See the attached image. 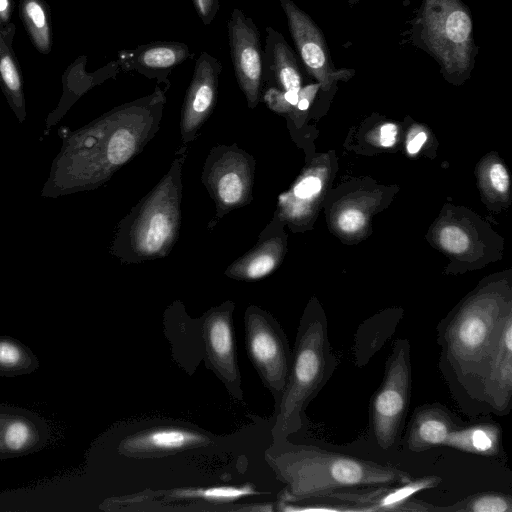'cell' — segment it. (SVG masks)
Here are the masks:
<instances>
[{"instance_id": "cb8c5ba5", "label": "cell", "mask_w": 512, "mask_h": 512, "mask_svg": "<svg viewBox=\"0 0 512 512\" xmlns=\"http://www.w3.org/2000/svg\"><path fill=\"white\" fill-rule=\"evenodd\" d=\"M276 262V244L272 241L263 242L231 266L228 273L232 277L255 280L269 274L275 268Z\"/></svg>"}, {"instance_id": "836d02e7", "label": "cell", "mask_w": 512, "mask_h": 512, "mask_svg": "<svg viewBox=\"0 0 512 512\" xmlns=\"http://www.w3.org/2000/svg\"><path fill=\"white\" fill-rule=\"evenodd\" d=\"M397 128L394 124L388 123L381 127L380 143L382 146L390 147L395 143Z\"/></svg>"}, {"instance_id": "603a6c76", "label": "cell", "mask_w": 512, "mask_h": 512, "mask_svg": "<svg viewBox=\"0 0 512 512\" xmlns=\"http://www.w3.org/2000/svg\"><path fill=\"white\" fill-rule=\"evenodd\" d=\"M40 362L34 352L20 340L0 336V376L17 377L33 373Z\"/></svg>"}, {"instance_id": "30bf717a", "label": "cell", "mask_w": 512, "mask_h": 512, "mask_svg": "<svg viewBox=\"0 0 512 512\" xmlns=\"http://www.w3.org/2000/svg\"><path fill=\"white\" fill-rule=\"evenodd\" d=\"M288 28L305 69L322 87L351 75V70L335 69L322 31L292 0H280Z\"/></svg>"}, {"instance_id": "7c38bea8", "label": "cell", "mask_w": 512, "mask_h": 512, "mask_svg": "<svg viewBox=\"0 0 512 512\" xmlns=\"http://www.w3.org/2000/svg\"><path fill=\"white\" fill-rule=\"evenodd\" d=\"M512 400V311L504 318L481 380L477 401L498 415L510 412Z\"/></svg>"}, {"instance_id": "484cf974", "label": "cell", "mask_w": 512, "mask_h": 512, "mask_svg": "<svg viewBox=\"0 0 512 512\" xmlns=\"http://www.w3.org/2000/svg\"><path fill=\"white\" fill-rule=\"evenodd\" d=\"M258 494L251 485L214 486L207 488L177 489L172 496L177 498H197L211 502L227 503L243 497Z\"/></svg>"}, {"instance_id": "d6a6232c", "label": "cell", "mask_w": 512, "mask_h": 512, "mask_svg": "<svg viewBox=\"0 0 512 512\" xmlns=\"http://www.w3.org/2000/svg\"><path fill=\"white\" fill-rule=\"evenodd\" d=\"M490 180L492 186L499 192H505L509 186V177L502 164H493L490 168Z\"/></svg>"}, {"instance_id": "2e32d148", "label": "cell", "mask_w": 512, "mask_h": 512, "mask_svg": "<svg viewBox=\"0 0 512 512\" xmlns=\"http://www.w3.org/2000/svg\"><path fill=\"white\" fill-rule=\"evenodd\" d=\"M191 56L187 44L160 40L120 50L117 62L124 72H137L169 87V75Z\"/></svg>"}, {"instance_id": "83f0119b", "label": "cell", "mask_w": 512, "mask_h": 512, "mask_svg": "<svg viewBox=\"0 0 512 512\" xmlns=\"http://www.w3.org/2000/svg\"><path fill=\"white\" fill-rule=\"evenodd\" d=\"M21 11L36 47L41 51H48L50 32L42 4L39 0H24Z\"/></svg>"}, {"instance_id": "5bb4252c", "label": "cell", "mask_w": 512, "mask_h": 512, "mask_svg": "<svg viewBox=\"0 0 512 512\" xmlns=\"http://www.w3.org/2000/svg\"><path fill=\"white\" fill-rule=\"evenodd\" d=\"M48 423L26 408L0 405V460L21 457L45 447Z\"/></svg>"}, {"instance_id": "4fadbf2b", "label": "cell", "mask_w": 512, "mask_h": 512, "mask_svg": "<svg viewBox=\"0 0 512 512\" xmlns=\"http://www.w3.org/2000/svg\"><path fill=\"white\" fill-rule=\"evenodd\" d=\"M221 70L222 64L217 58L205 51L200 53L181 111V132L185 140H190L211 114Z\"/></svg>"}, {"instance_id": "f546056e", "label": "cell", "mask_w": 512, "mask_h": 512, "mask_svg": "<svg viewBox=\"0 0 512 512\" xmlns=\"http://www.w3.org/2000/svg\"><path fill=\"white\" fill-rule=\"evenodd\" d=\"M365 223L363 213L356 209L343 211L338 217V226L345 232H355Z\"/></svg>"}, {"instance_id": "e575fe53", "label": "cell", "mask_w": 512, "mask_h": 512, "mask_svg": "<svg viewBox=\"0 0 512 512\" xmlns=\"http://www.w3.org/2000/svg\"><path fill=\"white\" fill-rule=\"evenodd\" d=\"M427 136L424 132L416 134L408 143L407 150L410 154H416L425 143Z\"/></svg>"}, {"instance_id": "ffe728a7", "label": "cell", "mask_w": 512, "mask_h": 512, "mask_svg": "<svg viewBox=\"0 0 512 512\" xmlns=\"http://www.w3.org/2000/svg\"><path fill=\"white\" fill-rule=\"evenodd\" d=\"M224 156L211 168V187L218 204L233 207L244 203L248 196L251 172L243 155L230 152Z\"/></svg>"}, {"instance_id": "6da1fadb", "label": "cell", "mask_w": 512, "mask_h": 512, "mask_svg": "<svg viewBox=\"0 0 512 512\" xmlns=\"http://www.w3.org/2000/svg\"><path fill=\"white\" fill-rule=\"evenodd\" d=\"M165 104L156 87L68 134L52 161L41 196L57 198L92 190L130 160L154 133Z\"/></svg>"}, {"instance_id": "4dcf8cb0", "label": "cell", "mask_w": 512, "mask_h": 512, "mask_svg": "<svg viewBox=\"0 0 512 512\" xmlns=\"http://www.w3.org/2000/svg\"><path fill=\"white\" fill-rule=\"evenodd\" d=\"M192 3L197 15L206 26L212 23L220 9L219 0H192Z\"/></svg>"}, {"instance_id": "277c9868", "label": "cell", "mask_w": 512, "mask_h": 512, "mask_svg": "<svg viewBox=\"0 0 512 512\" xmlns=\"http://www.w3.org/2000/svg\"><path fill=\"white\" fill-rule=\"evenodd\" d=\"M338 365L331 347L328 323L319 308H308L300 321L285 389L279 399L272 436L287 440L302 426L308 404L327 384Z\"/></svg>"}, {"instance_id": "9c48e42d", "label": "cell", "mask_w": 512, "mask_h": 512, "mask_svg": "<svg viewBox=\"0 0 512 512\" xmlns=\"http://www.w3.org/2000/svg\"><path fill=\"white\" fill-rule=\"evenodd\" d=\"M228 43L237 83L248 106L254 108L263 89V48L256 24L239 8L227 22Z\"/></svg>"}, {"instance_id": "ba28073f", "label": "cell", "mask_w": 512, "mask_h": 512, "mask_svg": "<svg viewBox=\"0 0 512 512\" xmlns=\"http://www.w3.org/2000/svg\"><path fill=\"white\" fill-rule=\"evenodd\" d=\"M246 346L251 362L266 387L280 399L290 371L292 352L279 324L267 313L250 307L245 315Z\"/></svg>"}, {"instance_id": "d4e9b609", "label": "cell", "mask_w": 512, "mask_h": 512, "mask_svg": "<svg viewBox=\"0 0 512 512\" xmlns=\"http://www.w3.org/2000/svg\"><path fill=\"white\" fill-rule=\"evenodd\" d=\"M442 512H512V498L499 492H482L471 495L452 506L437 507Z\"/></svg>"}, {"instance_id": "7a4b0ae2", "label": "cell", "mask_w": 512, "mask_h": 512, "mask_svg": "<svg viewBox=\"0 0 512 512\" xmlns=\"http://www.w3.org/2000/svg\"><path fill=\"white\" fill-rule=\"evenodd\" d=\"M287 484L283 501L325 498L338 491L364 489L409 481V473L395 466L366 460L317 446L287 445L272 458Z\"/></svg>"}, {"instance_id": "52a82bcc", "label": "cell", "mask_w": 512, "mask_h": 512, "mask_svg": "<svg viewBox=\"0 0 512 512\" xmlns=\"http://www.w3.org/2000/svg\"><path fill=\"white\" fill-rule=\"evenodd\" d=\"M412 370L410 343L406 338L393 342L385 363L384 377L370 406V421L376 444L391 449L404 425L410 403Z\"/></svg>"}, {"instance_id": "44dd1931", "label": "cell", "mask_w": 512, "mask_h": 512, "mask_svg": "<svg viewBox=\"0 0 512 512\" xmlns=\"http://www.w3.org/2000/svg\"><path fill=\"white\" fill-rule=\"evenodd\" d=\"M399 321L400 315L395 318L378 315L359 325L352 345L353 362L357 367L365 366L382 348L394 334Z\"/></svg>"}, {"instance_id": "1f68e13d", "label": "cell", "mask_w": 512, "mask_h": 512, "mask_svg": "<svg viewBox=\"0 0 512 512\" xmlns=\"http://www.w3.org/2000/svg\"><path fill=\"white\" fill-rule=\"evenodd\" d=\"M321 190V181L314 176L302 179L293 190V195L301 200L308 199Z\"/></svg>"}, {"instance_id": "d590c367", "label": "cell", "mask_w": 512, "mask_h": 512, "mask_svg": "<svg viewBox=\"0 0 512 512\" xmlns=\"http://www.w3.org/2000/svg\"><path fill=\"white\" fill-rule=\"evenodd\" d=\"M10 2L9 0H0V18L7 21L9 18Z\"/></svg>"}, {"instance_id": "3957f363", "label": "cell", "mask_w": 512, "mask_h": 512, "mask_svg": "<svg viewBox=\"0 0 512 512\" xmlns=\"http://www.w3.org/2000/svg\"><path fill=\"white\" fill-rule=\"evenodd\" d=\"M510 311L496 299L477 298L438 324L440 370L464 399L477 401L500 327Z\"/></svg>"}, {"instance_id": "d6986e66", "label": "cell", "mask_w": 512, "mask_h": 512, "mask_svg": "<svg viewBox=\"0 0 512 512\" xmlns=\"http://www.w3.org/2000/svg\"><path fill=\"white\" fill-rule=\"evenodd\" d=\"M462 422L439 403L419 406L413 413L406 437L407 448L422 452L444 446L452 431Z\"/></svg>"}, {"instance_id": "9a60e30c", "label": "cell", "mask_w": 512, "mask_h": 512, "mask_svg": "<svg viewBox=\"0 0 512 512\" xmlns=\"http://www.w3.org/2000/svg\"><path fill=\"white\" fill-rule=\"evenodd\" d=\"M232 308L227 304L211 310L204 319L207 359L218 377L241 399L240 375L236 364Z\"/></svg>"}, {"instance_id": "ac0fdd59", "label": "cell", "mask_w": 512, "mask_h": 512, "mask_svg": "<svg viewBox=\"0 0 512 512\" xmlns=\"http://www.w3.org/2000/svg\"><path fill=\"white\" fill-rule=\"evenodd\" d=\"M263 49V86H272L282 92L299 93L302 88V74L298 58L283 35L266 27Z\"/></svg>"}, {"instance_id": "e0dca14e", "label": "cell", "mask_w": 512, "mask_h": 512, "mask_svg": "<svg viewBox=\"0 0 512 512\" xmlns=\"http://www.w3.org/2000/svg\"><path fill=\"white\" fill-rule=\"evenodd\" d=\"M209 442L205 435L197 431L178 427H160L127 436L120 443L119 450L130 456H156L200 447Z\"/></svg>"}, {"instance_id": "7402d4cb", "label": "cell", "mask_w": 512, "mask_h": 512, "mask_svg": "<svg viewBox=\"0 0 512 512\" xmlns=\"http://www.w3.org/2000/svg\"><path fill=\"white\" fill-rule=\"evenodd\" d=\"M497 423L463 424L451 432L444 446L481 456H495L500 449Z\"/></svg>"}, {"instance_id": "5b68a950", "label": "cell", "mask_w": 512, "mask_h": 512, "mask_svg": "<svg viewBox=\"0 0 512 512\" xmlns=\"http://www.w3.org/2000/svg\"><path fill=\"white\" fill-rule=\"evenodd\" d=\"M122 220L112 251L126 261H143L163 256L173 245L180 223L181 164Z\"/></svg>"}, {"instance_id": "8d00e7d4", "label": "cell", "mask_w": 512, "mask_h": 512, "mask_svg": "<svg viewBox=\"0 0 512 512\" xmlns=\"http://www.w3.org/2000/svg\"><path fill=\"white\" fill-rule=\"evenodd\" d=\"M357 2H359V0H349V4L352 6L354 4H356Z\"/></svg>"}, {"instance_id": "f1b7e54d", "label": "cell", "mask_w": 512, "mask_h": 512, "mask_svg": "<svg viewBox=\"0 0 512 512\" xmlns=\"http://www.w3.org/2000/svg\"><path fill=\"white\" fill-rule=\"evenodd\" d=\"M441 246L452 253H462L469 245L467 234L457 226L444 227L440 232Z\"/></svg>"}, {"instance_id": "8fae6325", "label": "cell", "mask_w": 512, "mask_h": 512, "mask_svg": "<svg viewBox=\"0 0 512 512\" xmlns=\"http://www.w3.org/2000/svg\"><path fill=\"white\" fill-rule=\"evenodd\" d=\"M441 478L435 475L411 478L405 483L388 484L360 489V491H338L325 498L352 504L359 512H428L434 511V506L412 496L420 491L435 488L441 483Z\"/></svg>"}, {"instance_id": "8992f818", "label": "cell", "mask_w": 512, "mask_h": 512, "mask_svg": "<svg viewBox=\"0 0 512 512\" xmlns=\"http://www.w3.org/2000/svg\"><path fill=\"white\" fill-rule=\"evenodd\" d=\"M417 23L424 49L444 71L462 74L473 67L472 20L460 0H424Z\"/></svg>"}, {"instance_id": "4316f807", "label": "cell", "mask_w": 512, "mask_h": 512, "mask_svg": "<svg viewBox=\"0 0 512 512\" xmlns=\"http://www.w3.org/2000/svg\"><path fill=\"white\" fill-rule=\"evenodd\" d=\"M0 77L10 101V105L22 124L26 118L21 78L9 54L0 57Z\"/></svg>"}]
</instances>
